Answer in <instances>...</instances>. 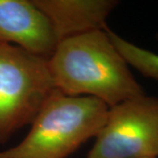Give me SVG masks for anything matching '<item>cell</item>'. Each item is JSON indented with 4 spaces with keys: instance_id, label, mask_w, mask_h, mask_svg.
<instances>
[{
    "instance_id": "cell-1",
    "label": "cell",
    "mask_w": 158,
    "mask_h": 158,
    "mask_svg": "<svg viewBox=\"0 0 158 158\" xmlns=\"http://www.w3.org/2000/svg\"><path fill=\"white\" fill-rule=\"evenodd\" d=\"M106 29L59 41L48 60L55 89L69 96L95 98L108 107L145 94Z\"/></svg>"
},
{
    "instance_id": "cell-2",
    "label": "cell",
    "mask_w": 158,
    "mask_h": 158,
    "mask_svg": "<svg viewBox=\"0 0 158 158\" xmlns=\"http://www.w3.org/2000/svg\"><path fill=\"white\" fill-rule=\"evenodd\" d=\"M109 107L92 97H73L55 90L18 145L0 151V158H68L96 137Z\"/></svg>"
},
{
    "instance_id": "cell-3",
    "label": "cell",
    "mask_w": 158,
    "mask_h": 158,
    "mask_svg": "<svg viewBox=\"0 0 158 158\" xmlns=\"http://www.w3.org/2000/svg\"><path fill=\"white\" fill-rule=\"evenodd\" d=\"M48 60L0 44V144L32 124L55 90Z\"/></svg>"
},
{
    "instance_id": "cell-4",
    "label": "cell",
    "mask_w": 158,
    "mask_h": 158,
    "mask_svg": "<svg viewBox=\"0 0 158 158\" xmlns=\"http://www.w3.org/2000/svg\"><path fill=\"white\" fill-rule=\"evenodd\" d=\"M158 158V98L145 94L109 107L86 158Z\"/></svg>"
},
{
    "instance_id": "cell-5",
    "label": "cell",
    "mask_w": 158,
    "mask_h": 158,
    "mask_svg": "<svg viewBox=\"0 0 158 158\" xmlns=\"http://www.w3.org/2000/svg\"><path fill=\"white\" fill-rule=\"evenodd\" d=\"M58 43L50 21L34 0H0V44L48 59Z\"/></svg>"
},
{
    "instance_id": "cell-6",
    "label": "cell",
    "mask_w": 158,
    "mask_h": 158,
    "mask_svg": "<svg viewBox=\"0 0 158 158\" xmlns=\"http://www.w3.org/2000/svg\"><path fill=\"white\" fill-rule=\"evenodd\" d=\"M50 21L60 40L106 30V19L118 5L113 0H34Z\"/></svg>"
},
{
    "instance_id": "cell-7",
    "label": "cell",
    "mask_w": 158,
    "mask_h": 158,
    "mask_svg": "<svg viewBox=\"0 0 158 158\" xmlns=\"http://www.w3.org/2000/svg\"><path fill=\"white\" fill-rule=\"evenodd\" d=\"M110 39L127 63L141 75L158 80V54L123 39L111 29H106Z\"/></svg>"
},
{
    "instance_id": "cell-8",
    "label": "cell",
    "mask_w": 158,
    "mask_h": 158,
    "mask_svg": "<svg viewBox=\"0 0 158 158\" xmlns=\"http://www.w3.org/2000/svg\"><path fill=\"white\" fill-rule=\"evenodd\" d=\"M145 158H151V157H145Z\"/></svg>"
}]
</instances>
